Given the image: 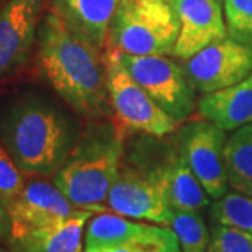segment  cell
Returning <instances> with one entry per match:
<instances>
[{"label":"cell","instance_id":"cell-1","mask_svg":"<svg viewBox=\"0 0 252 252\" xmlns=\"http://www.w3.org/2000/svg\"><path fill=\"white\" fill-rule=\"evenodd\" d=\"M36 41L39 69L66 104L90 119L112 115L102 51L79 35L52 9L39 20Z\"/></svg>","mask_w":252,"mask_h":252},{"label":"cell","instance_id":"cell-2","mask_svg":"<svg viewBox=\"0 0 252 252\" xmlns=\"http://www.w3.org/2000/svg\"><path fill=\"white\" fill-rule=\"evenodd\" d=\"M0 137L24 175L59 171L77 142L76 126L64 112L36 97H24L0 119Z\"/></svg>","mask_w":252,"mask_h":252},{"label":"cell","instance_id":"cell-3","mask_svg":"<svg viewBox=\"0 0 252 252\" xmlns=\"http://www.w3.org/2000/svg\"><path fill=\"white\" fill-rule=\"evenodd\" d=\"M124 154L125 130L114 121L91 119L52 182L76 209L104 212Z\"/></svg>","mask_w":252,"mask_h":252},{"label":"cell","instance_id":"cell-4","mask_svg":"<svg viewBox=\"0 0 252 252\" xmlns=\"http://www.w3.org/2000/svg\"><path fill=\"white\" fill-rule=\"evenodd\" d=\"M178 34L180 21L168 1L119 0L107 48L127 55L171 56Z\"/></svg>","mask_w":252,"mask_h":252},{"label":"cell","instance_id":"cell-5","mask_svg":"<svg viewBox=\"0 0 252 252\" xmlns=\"http://www.w3.org/2000/svg\"><path fill=\"white\" fill-rule=\"evenodd\" d=\"M104 63L112 115L125 132L162 137L178 129L180 122L162 111L127 72L118 49L107 48L104 51Z\"/></svg>","mask_w":252,"mask_h":252},{"label":"cell","instance_id":"cell-6","mask_svg":"<svg viewBox=\"0 0 252 252\" xmlns=\"http://www.w3.org/2000/svg\"><path fill=\"white\" fill-rule=\"evenodd\" d=\"M107 210L127 219L170 225L171 206L156 168V162L146 157L122 158L119 171L107 199Z\"/></svg>","mask_w":252,"mask_h":252},{"label":"cell","instance_id":"cell-7","mask_svg":"<svg viewBox=\"0 0 252 252\" xmlns=\"http://www.w3.org/2000/svg\"><path fill=\"white\" fill-rule=\"evenodd\" d=\"M121 61L154 102L177 122L187 121L198 107L195 89L185 70L167 56L127 55Z\"/></svg>","mask_w":252,"mask_h":252},{"label":"cell","instance_id":"cell-8","mask_svg":"<svg viewBox=\"0 0 252 252\" xmlns=\"http://www.w3.org/2000/svg\"><path fill=\"white\" fill-rule=\"evenodd\" d=\"M225 132L206 119L192 121L178 129L175 146L209 198L220 199L228 192L225 167Z\"/></svg>","mask_w":252,"mask_h":252},{"label":"cell","instance_id":"cell-9","mask_svg":"<svg viewBox=\"0 0 252 252\" xmlns=\"http://www.w3.org/2000/svg\"><path fill=\"white\" fill-rule=\"evenodd\" d=\"M184 70L202 94L223 90L252 73V49L225 36L189 58Z\"/></svg>","mask_w":252,"mask_h":252},{"label":"cell","instance_id":"cell-10","mask_svg":"<svg viewBox=\"0 0 252 252\" xmlns=\"http://www.w3.org/2000/svg\"><path fill=\"white\" fill-rule=\"evenodd\" d=\"M44 0H6L0 10V77L13 74L30 58Z\"/></svg>","mask_w":252,"mask_h":252},{"label":"cell","instance_id":"cell-11","mask_svg":"<svg viewBox=\"0 0 252 252\" xmlns=\"http://www.w3.org/2000/svg\"><path fill=\"white\" fill-rule=\"evenodd\" d=\"M9 237L54 224L70 217L79 209L73 206L54 182L31 181L7 203Z\"/></svg>","mask_w":252,"mask_h":252},{"label":"cell","instance_id":"cell-12","mask_svg":"<svg viewBox=\"0 0 252 252\" xmlns=\"http://www.w3.org/2000/svg\"><path fill=\"white\" fill-rule=\"evenodd\" d=\"M180 21L172 56L188 61L207 45L227 35L224 9L219 0H171Z\"/></svg>","mask_w":252,"mask_h":252},{"label":"cell","instance_id":"cell-13","mask_svg":"<svg viewBox=\"0 0 252 252\" xmlns=\"http://www.w3.org/2000/svg\"><path fill=\"white\" fill-rule=\"evenodd\" d=\"M154 162L171 209L199 212L209 205V195L177 146H165Z\"/></svg>","mask_w":252,"mask_h":252},{"label":"cell","instance_id":"cell-14","mask_svg":"<svg viewBox=\"0 0 252 252\" xmlns=\"http://www.w3.org/2000/svg\"><path fill=\"white\" fill-rule=\"evenodd\" d=\"M171 235V228L137 223L117 213H98L87 224L84 251L122 244L162 243Z\"/></svg>","mask_w":252,"mask_h":252},{"label":"cell","instance_id":"cell-15","mask_svg":"<svg viewBox=\"0 0 252 252\" xmlns=\"http://www.w3.org/2000/svg\"><path fill=\"white\" fill-rule=\"evenodd\" d=\"M51 7L80 36L105 51L119 0H49Z\"/></svg>","mask_w":252,"mask_h":252},{"label":"cell","instance_id":"cell-16","mask_svg":"<svg viewBox=\"0 0 252 252\" xmlns=\"http://www.w3.org/2000/svg\"><path fill=\"white\" fill-rule=\"evenodd\" d=\"M94 216L90 210H76L72 216L54 224L9 237L13 252H83V230Z\"/></svg>","mask_w":252,"mask_h":252},{"label":"cell","instance_id":"cell-17","mask_svg":"<svg viewBox=\"0 0 252 252\" xmlns=\"http://www.w3.org/2000/svg\"><path fill=\"white\" fill-rule=\"evenodd\" d=\"M198 112L224 132L252 124V73L234 86L203 94L198 99Z\"/></svg>","mask_w":252,"mask_h":252},{"label":"cell","instance_id":"cell-18","mask_svg":"<svg viewBox=\"0 0 252 252\" xmlns=\"http://www.w3.org/2000/svg\"><path fill=\"white\" fill-rule=\"evenodd\" d=\"M224 158L230 187L252 196V124L233 130L225 140Z\"/></svg>","mask_w":252,"mask_h":252},{"label":"cell","instance_id":"cell-19","mask_svg":"<svg viewBox=\"0 0 252 252\" xmlns=\"http://www.w3.org/2000/svg\"><path fill=\"white\" fill-rule=\"evenodd\" d=\"M170 228L175 234L182 252H206L210 233L196 210L171 209Z\"/></svg>","mask_w":252,"mask_h":252},{"label":"cell","instance_id":"cell-20","mask_svg":"<svg viewBox=\"0 0 252 252\" xmlns=\"http://www.w3.org/2000/svg\"><path fill=\"white\" fill-rule=\"evenodd\" d=\"M212 219L217 224L234 227L252 234V196L241 192H227L212 205Z\"/></svg>","mask_w":252,"mask_h":252},{"label":"cell","instance_id":"cell-21","mask_svg":"<svg viewBox=\"0 0 252 252\" xmlns=\"http://www.w3.org/2000/svg\"><path fill=\"white\" fill-rule=\"evenodd\" d=\"M227 35L252 49V0H224Z\"/></svg>","mask_w":252,"mask_h":252},{"label":"cell","instance_id":"cell-22","mask_svg":"<svg viewBox=\"0 0 252 252\" xmlns=\"http://www.w3.org/2000/svg\"><path fill=\"white\" fill-rule=\"evenodd\" d=\"M206 252H252V234L216 223Z\"/></svg>","mask_w":252,"mask_h":252},{"label":"cell","instance_id":"cell-23","mask_svg":"<svg viewBox=\"0 0 252 252\" xmlns=\"http://www.w3.org/2000/svg\"><path fill=\"white\" fill-rule=\"evenodd\" d=\"M26 185L23 172L11 158L4 144L0 143V196L4 199L6 205L16 198Z\"/></svg>","mask_w":252,"mask_h":252},{"label":"cell","instance_id":"cell-24","mask_svg":"<svg viewBox=\"0 0 252 252\" xmlns=\"http://www.w3.org/2000/svg\"><path fill=\"white\" fill-rule=\"evenodd\" d=\"M165 241L153 244H122V245H112V247H101V248H94V250H86L84 252H156Z\"/></svg>","mask_w":252,"mask_h":252},{"label":"cell","instance_id":"cell-25","mask_svg":"<svg viewBox=\"0 0 252 252\" xmlns=\"http://www.w3.org/2000/svg\"><path fill=\"white\" fill-rule=\"evenodd\" d=\"M10 231V215L9 207L6 205L4 199L0 196V240L9 235Z\"/></svg>","mask_w":252,"mask_h":252},{"label":"cell","instance_id":"cell-26","mask_svg":"<svg viewBox=\"0 0 252 252\" xmlns=\"http://www.w3.org/2000/svg\"><path fill=\"white\" fill-rule=\"evenodd\" d=\"M156 252H182V250H181L180 243H178L177 237L174 234L170 240H167L165 243L162 244L161 247Z\"/></svg>","mask_w":252,"mask_h":252},{"label":"cell","instance_id":"cell-27","mask_svg":"<svg viewBox=\"0 0 252 252\" xmlns=\"http://www.w3.org/2000/svg\"><path fill=\"white\" fill-rule=\"evenodd\" d=\"M4 1H6V0H0V10H1V7H3V4H4Z\"/></svg>","mask_w":252,"mask_h":252},{"label":"cell","instance_id":"cell-28","mask_svg":"<svg viewBox=\"0 0 252 252\" xmlns=\"http://www.w3.org/2000/svg\"><path fill=\"white\" fill-rule=\"evenodd\" d=\"M160 1H168V3H170L171 0H160Z\"/></svg>","mask_w":252,"mask_h":252},{"label":"cell","instance_id":"cell-29","mask_svg":"<svg viewBox=\"0 0 252 252\" xmlns=\"http://www.w3.org/2000/svg\"><path fill=\"white\" fill-rule=\"evenodd\" d=\"M0 252H7V251H4V250H1V248H0Z\"/></svg>","mask_w":252,"mask_h":252}]
</instances>
